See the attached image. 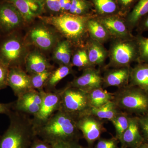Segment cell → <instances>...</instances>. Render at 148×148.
Masks as SVG:
<instances>
[{
  "label": "cell",
  "mask_w": 148,
  "mask_h": 148,
  "mask_svg": "<svg viewBox=\"0 0 148 148\" xmlns=\"http://www.w3.org/2000/svg\"><path fill=\"white\" fill-rule=\"evenodd\" d=\"M77 127L82 134L87 143L88 148H92L95 142L101 138V135L106 132L103 120L95 117L89 113L76 119Z\"/></svg>",
  "instance_id": "cell-10"
},
{
  "label": "cell",
  "mask_w": 148,
  "mask_h": 148,
  "mask_svg": "<svg viewBox=\"0 0 148 148\" xmlns=\"http://www.w3.org/2000/svg\"><path fill=\"white\" fill-rule=\"evenodd\" d=\"M87 52L89 62L92 66L102 65L106 59V51L99 43L95 42H91L89 43Z\"/></svg>",
  "instance_id": "cell-26"
},
{
  "label": "cell",
  "mask_w": 148,
  "mask_h": 148,
  "mask_svg": "<svg viewBox=\"0 0 148 148\" xmlns=\"http://www.w3.org/2000/svg\"><path fill=\"white\" fill-rule=\"evenodd\" d=\"M148 14V0H139L128 16L127 20L130 27L138 25Z\"/></svg>",
  "instance_id": "cell-25"
},
{
  "label": "cell",
  "mask_w": 148,
  "mask_h": 148,
  "mask_svg": "<svg viewBox=\"0 0 148 148\" xmlns=\"http://www.w3.org/2000/svg\"><path fill=\"white\" fill-rule=\"evenodd\" d=\"M130 69L129 67L118 68L108 71L103 77V88L115 86L119 88L129 84Z\"/></svg>",
  "instance_id": "cell-18"
},
{
  "label": "cell",
  "mask_w": 148,
  "mask_h": 148,
  "mask_svg": "<svg viewBox=\"0 0 148 148\" xmlns=\"http://www.w3.org/2000/svg\"><path fill=\"white\" fill-rule=\"evenodd\" d=\"M72 66L62 65L53 70L44 86L46 92H51L56 90L58 83L70 74L73 73Z\"/></svg>",
  "instance_id": "cell-21"
},
{
  "label": "cell",
  "mask_w": 148,
  "mask_h": 148,
  "mask_svg": "<svg viewBox=\"0 0 148 148\" xmlns=\"http://www.w3.org/2000/svg\"><path fill=\"white\" fill-rule=\"evenodd\" d=\"M131 116V115L121 111L111 121L115 130V137L119 140L128 127Z\"/></svg>",
  "instance_id": "cell-27"
},
{
  "label": "cell",
  "mask_w": 148,
  "mask_h": 148,
  "mask_svg": "<svg viewBox=\"0 0 148 148\" xmlns=\"http://www.w3.org/2000/svg\"><path fill=\"white\" fill-rule=\"evenodd\" d=\"M139 52L135 40L119 42L111 49L110 65L115 68L129 67L133 61H138Z\"/></svg>",
  "instance_id": "cell-9"
},
{
  "label": "cell",
  "mask_w": 148,
  "mask_h": 148,
  "mask_svg": "<svg viewBox=\"0 0 148 148\" xmlns=\"http://www.w3.org/2000/svg\"><path fill=\"white\" fill-rule=\"evenodd\" d=\"M119 141L122 148H137L144 143L139 128L138 116H131L129 125Z\"/></svg>",
  "instance_id": "cell-17"
},
{
  "label": "cell",
  "mask_w": 148,
  "mask_h": 148,
  "mask_svg": "<svg viewBox=\"0 0 148 148\" xmlns=\"http://www.w3.org/2000/svg\"><path fill=\"white\" fill-rule=\"evenodd\" d=\"M101 23L108 33L115 36H127L128 33L127 28L123 21L114 17H107L101 19Z\"/></svg>",
  "instance_id": "cell-23"
},
{
  "label": "cell",
  "mask_w": 148,
  "mask_h": 148,
  "mask_svg": "<svg viewBox=\"0 0 148 148\" xmlns=\"http://www.w3.org/2000/svg\"><path fill=\"white\" fill-rule=\"evenodd\" d=\"M9 68L0 60V90L8 86L7 80Z\"/></svg>",
  "instance_id": "cell-37"
},
{
  "label": "cell",
  "mask_w": 148,
  "mask_h": 148,
  "mask_svg": "<svg viewBox=\"0 0 148 148\" xmlns=\"http://www.w3.org/2000/svg\"><path fill=\"white\" fill-rule=\"evenodd\" d=\"M140 22V29L142 31H148V14Z\"/></svg>",
  "instance_id": "cell-42"
},
{
  "label": "cell",
  "mask_w": 148,
  "mask_h": 148,
  "mask_svg": "<svg viewBox=\"0 0 148 148\" xmlns=\"http://www.w3.org/2000/svg\"><path fill=\"white\" fill-rule=\"evenodd\" d=\"M0 38V60L9 69H24L25 59L30 51L24 37L18 31Z\"/></svg>",
  "instance_id": "cell-4"
},
{
  "label": "cell",
  "mask_w": 148,
  "mask_h": 148,
  "mask_svg": "<svg viewBox=\"0 0 148 148\" xmlns=\"http://www.w3.org/2000/svg\"><path fill=\"white\" fill-rule=\"evenodd\" d=\"M91 108L88 92L69 85L61 89L60 110L75 119L90 113Z\"/></svg>",
  "instance_id": "cell-6"
},
{
  "label": "cell",
  "mask_w": 148,
  "mask_h": 148,
  "mask_svg": "<svg viewBox=\"0 0 148 148\" xmlns=\"http://www.w3.org/2000/svg\"><path fill=\"white\" fill-rule=\"evenodd\" d=\"M53 148H84L79 141H60L51 144Z\"/></svg>",
  "instance_id": "cell-38"
},
{
  "label": "cell",
  "mask_w": 148,
  "mask_h": 148,
  "mask_svg": "<svg viewBox=\"0 0 148 148\" xmlns=\"http://www.w3.org/2000/svg\"><path fill=\"white\" fill-rule=\"evenodd\" d=\"M71 3V0H60L61 13H68V12H69Z\"/></svg>",
  "instance_id": "cell-41"
},
{
  "label": "cell",
  "mask_w": 148,
  "mask_h": 148,
  "mask_svg": "<svg viewBox=\"0 0 148 148\" xmlns=\"http://www.w3.org/2000/svg\"><path fill=\"white\" fill-rule=\"evenodd\" d=\"M41 20L53 27L68 39V40L77 42L84 34L87 24L86 17L70 13H63L57 15L40 16Z\"/></svg>",
  "instance_id": "cell-5"
},
{
  "label": "cell",
  "mask_w": 148,
  "mask_h": 148,
  "mask_svg": "<svg viewBox=\"0 0 148 148\" xmlns=\"http://www.w3.org/2000/svg\"><path fill=\"white\" fill-rule=\"evenodd\" d=\"M35 129L37 137L50 144L60 141L79 142L83 138L75 119L61 110L53 114L45 123Z\"/></svg>",
  "instance_id": "cell-1"
},
{
  "label": "cell",
  "mask_w": 148,
  "mask_h": 148,
  "mask_svg": "<svg viewBox=\"0 0 148 148\" xmlns=\"http://www.w3.org/2000/svg\"><path fill=\"white\" fill-rule=\"evenodd\" d=\"M118 148H122L121 147H119Z\"/></svg>",
  "instance_id": "cell-45"
},
{
  "label": "cell",
  "mask_w": 148,
  "mask_h": 148,
  "mask_svg": "<svg viewBox=\"0 0 148 148\" xmlns=\"http://www.w3.org/2000/svg\"><path fill=\"white\" fill-rule=\"evenodd\" d=\"M135 0H120L122 3L124 5H129L134 2Z\"/></svg>",
  "instance_id": "cell-43"
},
{
  "label": "cell",
  "mask_w": 148,
  "mask_h": 148,
  "mask_svg": "<svg viewBox=\"0 0 148 148\" xmlns=\"http://www.w3.org/2000/svg\"><path fill=\"white\" fill-rule=\"evenodd\" d=\"M113 101L122 112L140 116L148 114V92L128 84L114 92Z\"/></svg>",
  "instance_id": "cell-3"
},
{
  "label": "cell",
  "mask_w": 148,
  "mask_h": 148,
  "mask_svg": "<svg viewBox=\"0 0 148 148\" xmlns=\"http://www.w3.org/2000/svg\"><path fill=\"white\" fill-rule=\"evenodd\" d=\"M7 85L17 98L33 89L30 75L21 67L10 68Z\"/></svg>",
  "instance_id": "cell-14"
},
{
  "label": "cell",
  "mask_w": 148,
  "mask_h": 148,
  "mask_svg": "<svg viewBox=\"0 0 148 148\" xmlns=\"http://www.w3.org/2000/svg\"><path fill=\"white\" fill-rule=\"evenodd\" d=\"M119 140L115 137L109 139L100 138L94 144L92 148H118Z\"/></svg>",
  "instance_id": "cell-33"
},
{
  "label": "cell",
  "mask_w": 148,
  "mask_h": 148,
  "mask_svg": "<svg viewBox=\"0 0 148 148\" xmlns=\"http://www.w3.org/2000/svg\"><path fill=\"white\" fill-rule=\"evenodd\" d=\"M68 85L89 92L96 88L103 87V77L99 71L90 67L84 70L81 75L75 78Z\"/></svg>",
  "instance_id": "cell-15"
},
{
  "label": "cell",
  "mask_w": 148,
  "mask_h": 148,
  "mask_svg": "<svg viewBox=\"0 0 148 148\" xmlns=\"http://www.w3.org/2000/svg\"><path fill=\"white\" fill-rule=\"evenodd\" d=\"M57 33L53 27L41 21L30 27L24 38L29 45L43 51H50L60 41Z\"/></svg>",
  "instance_id": "cell-7"
},
{
  "label": "cell",
  "mask_w": 148,
  "mask_h": 148,
  "mask_svg": "<svg viewBox=\"0 0 148 148\" xmlns=\"http://www.w3.org/2000/svg\"><path fill=\"white\" fill-rule=\"evenodd\" d=\"M71 63L73 66H76L83 70L92 67L89 62L87 51L84 49L78 50L74 54Z\"/></svg>",
  "instance_id": "cell-30"
},
{
  "label": "cell",
  "mask_w": 148,
  "mask_h": 148,
  "mask_svg": "<svg viewBox=\"0 0 148 148\" xmlns=\"http://www.w3.org/2000/svg\"><path fill=\"white\" fill-rule=\"evenodd\" d=\"M14 102L9 103H0V114H5L7 115L12 110Z\"/></svg>",
  "instance_id": "cell-40"
},
{
  "label": "cell",
  "mask_w": 148,
  "mask_h": 148,
  "mask_svg": "<svg viewBox=\"0 0 148 148\" xmlns=\"http://www.w3.org/2000/svg\"><path fill=\"white\" fill-rule=\"evenodd\" d=\"M139 128L144 142L148 143V114L138 116Z\"/></svg>",
  "instance_id": "cell-36"
},
{
  "label": "cell",
  "mask_w": 148,
  "mask_h": 148,
  "mask_svg": "<svg viewBox=\"0 0 148 148\" xmlns=\"http://www.w3.org/2000/svg\"><path fill=\"white\" fill-rule=\"evenodd\" d=\"M86 27L91 36L98 41H103L108 39V32L101 23L94 20H89Z\"/></svg>",
  "instance_id": "cell-28"
},
{
  "label": "cell",
  "mask_w": 148,
  "mask_h": 148,
  "mask_svg": "<svg viewBox=\"0 0 148 148\" xmlns=\"http://www.w3.org/2000/svg\"><path fill=\"white\" fill-rule=\"evenodd\" d=\"M0 136H1V135H0Z\"/></svg>",
  "instance_id": "cell-46"
},
{
  "label": "cell",
  "mask_w": 148,
  "mask_h": 148,
  "mask_svg": "<svg viewBox=\"0 0 148 148\" xmlns=\"http://www.w3.org/2000/svg\"><path fill=\"white\" fill-rule=\"evenodd\" d=\"M138 45L139 63H148V38L139 35L135 39Z\"/></svg>",
  "instance_id": "cell-31"
},
{
  "label": "cell",
  "mask_w": 148,
  "mask_h": 148,
  "mask_svg": "<svg viewBox=\"0 0 148 148\" xmlns=\"http://www.w3.org/2000/svg\"><path fill=\"white\" fill-rule=\"evenodd\" d=\"M129 84L148 92V63H139L130 69Z\"/></svg>",
  "instance_id": "cell-19"
},
{
  "label": "cell",
  "mask_w": 148,
  "mask_h": 148,
  "mask_svg": "<svg viewBox=\"0 0 148 148\" xmlns=\"http://www.w3.org/2000/svg\"><path fill=\"white\" fill-rule=\"evenodd\" d=\"M121 112L116 104L112 101L98 108H91L90 114L102 120L111 121Z\"/></svg>",
  "instance_id": "cell-22"
},
{
  "label": "cell",
  "mask_w": 148,
  "mask_h": 148,
  "mask_svg": "<svg viewBox=\"0 0 148 148\" xmlns=\"http://www.w3.org/2000/svg\"><path fill=\"white\" fill-rule=\"evenodd\" d=\"M45 92L33 89L26 92L14 102L12 110L34 116L39 111Z\"/></svg>",
  "instance_id": "cell-12"
},
{
  "label": "cell",
  "mask_w": 148,
  "mask_h": 148,
  "mask_svg": "<svg viewBox=\"0 0 148 148\" xmlns=\"http://www.w3.org/2000/svg\"><path fill=\"white\" fill-rule=\"evenodd\" d=\"M27 26L16 8L5 0H0V37L18 32Z\"/></svg>",
  "instance_id": "cell-8"
},
{
  "label": "cell",
  "mask_w": 148,
  "mask_h": 148,
  "mask_svg": "<svg viewBox=\"0 0 148 148\" xmlns=\"http://www.w3.org/2000/svg\"><path fill=\"white\" fill-rule=\"evenodd\" d=\"M7 116L9 125L0 136V148H30L37 137L32 118L12 109Z\"/></svg>",
  "instance_id": "cell-2"
},
{
  "label": "cell",
  "mask_w": 148,
  "mask_h": 148,
  "mask_svg": "<svg viewBox=\"0 0 148 148\" xmlns=\"http://www.w3.org/2000/svg\"><path fill=\"white\" fill-rule=\"evenodd\" d=\"M53 70L30 75L33 89L40 91L44 90V86Z\"/></svg>",
  "instance_id": "cell-29"
},
{
  "label": "cell",
  "mask_w": 148,
  "mask_h": 148,
  "mask_svg": "<svg viewBox=\"0 0 148 148\" xmlns=\"http://www.w3.org/2000/svg\"><path fill=\"white\" fill-rule=\"evenodd\" d=\"M61 89L45 92L39 111L32 118L35 129L45 123L53 114L61 109Z\"/></svg>",
  "instance_id": "cell-11"
},
{
  "label": "cell",
  "mask_w": 148,
  "mask_h": 148,
  "mask_svg": "<svg viewBox=\"0 0 148 148\" xmlns=\"http://www.w3.org/2000/svg\"><path fill=\"white\" fill-rule=\"evenodd\" d=\"M24 70L29 75L42 73L48 70H53V66L47 58L39 49L29 51L25 63Z\"/></svg>",
  "instance_id": "cell-16"
},
{
  "label": "cell",
  "mask_w": 148,
  "mask_h": 148,
  "mask_svg": "<svg viewBox=\"0 0 148 148\" xmlns=\"http://www.w3.org/2000/svg\"><path fill=\"white\" fill-rule=\"evenodd\" d=\"M71 46L68 40L59 41L53 49L52 59L60 66H72Z\"/></svg>",
  "instance_id": "cell-20"
},
{
  "label": "cell",
  "mask_w": 148,
  "mask_h": 148,
  "mask_svg": "<svg viewBox=\"0 0 148 148\" xmlns=\"http://www.w3.org/2000/svg\"><path fill=\"white\" fill-rule=\"evenodd\" d=\"M97 10L102 14L113 13L116 9V5L113 0H93Z\"/></svg>",
  "instance_id": "cell-32"
},
{
  "label": "cell",
  "mask_w": 148,
  "mask_h": 148,
  "mask_svg": "<svg viewBox=\"0 0 148 148\" xmlns=\"http://www.w3.org/2000/svg\"><path fill=\"white\" fill-rule=\"evenodd\" d=\"M45 11L47 10L50 15H57L61 14L60 0H44Z\"/></svg>",
  "instance_id": "cell-35"
},
{
  "label": "cell",
  "mask_w": 148,
  "mask_h": 148,
  "mask_svg": "<svg viewBox=\"0 0 148 148\" xmlns=\"http://www.w3.org/2000/svg\"><path fill=\"white\" fill-rule=\"evenodd\" d=\"M137 148H148V143L144 142Z\"/></svg>",
  "instance_id": "cell-44"
},
{
  "label": "cell",
  "mask_w": 148,
  "mask_h": 148,
  "mask_svg": "<svg viewBox=\"0 0 148 148\" xmlns=\"http://www.w3.org/2000/svg\"><path fill=\"white\" fill-rule=\"evenodd\" d=\"M30 148H53L49 143H47L38 137L35 138Z\"/></svg>",
  "instance_id": "cell-39"
},
{
  "label": "cell",
  "mask_w": 148,
  "mask_h": 148,
  "mask_svg": "<svg viewBox=\"0 0 148 148\" xmlns=\"http://www.w3.org/2000/svg\"><path fill=\"white\" fill-rule=\"evenodd\" d=\"M19 12L27 26L32 24L45 11L44 0H5Z\"/></svg>",
  "instance_id": "cell-13"
},
{
  "label": "cell",
  "mask_w": 148,
  "mask_h": 148,
  "mask_svg": "<svg viewBox=\"0 0 148 148\" xmlns=\"http://www.w3.org/2000/svg\"><path fill=\"white\" fill-rule=\"evenodd\" d=\"M88 93L91 108H98L113 100L114 92H109L103 87L96 88Z\"/></svg>",
  "instance_id": "cell-24"
},
{
  "label": "cell",
  "mask_w": 148,
  "mask_h": 148,
  "mask_svg": "<svg viewBox=\"0 0 148 148\" xmlns=\"http://www.w3.org/2000/svg\"><path fill=\"white\" fill-rule=\"evenodd\" d=\"M71 6L69 13L83 16L87 9L86 3L84 0H71Z\"/></svg>",
  "instance_id": "cell-34"
}]
</instances>
